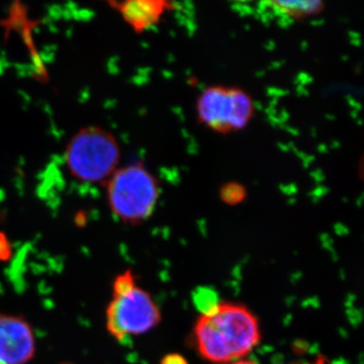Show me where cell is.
<instances>
[{"mask_svg": "<svg viewBox=\"0 0 364 364\" xmlns=\"http://www.w3.org/2000/svg\"><path fill=\"white\" fill-rule=\"evenodd\" d=\"M195 341L205 360L233 363L245 358L259 343V323L245 306L221 301L196 321Z\"/></svg>", "mask_w": 364, "mask_h": 364, "instance_id": "obj_1", "label": "cell"}, {"mask_svg": "<svg viewBox=\"0 0 364 364\" xmlns=\"http://www.w3.org/2000/svg\"><path fill=\"white\" fill-rule=\"evenodd\" d=\"M160 195L159 181L142 162L119 166L107 182V205L124 224L139 225L150 219Z\"/></svg>", "mask_w": 364, "mask_h": 364, "instance_id": "obj_2", "label": "cell"}, {"mask_svg": "<svg viewBox=\"0 0 364 364\" xmlns=\"http://www.w3.org/2000/svg\"><path fill=\"white\" fill-rule=\"evenodd\" d=\"M105 314L107 331L119 342L151 331L161 321L159 306L148 291L136 286L131 270L114 279L112 299Z\"/></svg>", "mask_w": 364, "mask_h": 364, "instance_id": "obj_3", "label": "cell"}, {"mask_svg": "<svg viewBox=\"0 0 364 364\" xmlns=\"http://www.w3.org/2000/svg\"><path fill=\"white\" fill-rule=\"evenodd\" d=\"M122 149L112 132L86 127L72 136L65 151L69 173L85 183H107L119 168Z\"/></svg>", "mask_w": 364, "mask_h": 364, "instance_id": "obj_4", "label": "cell"}, {"mask_svg": "<svg viewBox=\"0 0 364 364\" xmlns=\"http://www.w3.org/2000/svg\"><path fill=\"white\" fill-rule=\"evenodd\" d=\"M196 117L208 130L231 135L245 130L256 114L250 93L233 85H210L196 97Z\"/></svg>", "mask_w": 364, "mask_h": 364, "instance_id": "obj_5", "label": "cell"}, {"mask_svg": "<svg viewBox=\"0 0 364 364\" xmlns=\"http://www.w3.org/2000/svg\"><path fill=\"white\" fill-rule=\"evenodd\" d=\"M35 335L21 316L0 314V364H26L35 356Z\"/></svg>", "mask_w": 364, "mask_h": 364, "instance_id": "obj_6", "label": "cell"}, {"mask_svg": "<svg viewBox=\"0 0 364 364\" xmlns=\"http://www.w3.org/2000/svg\"><path fill=\"white\" fill-rule=\"evenodd\" d=\"M111 4L124 23L136 33L154 28L173 9V4L164 0H127Z\"/></svg>", "mask_w": 364, "mask_h": 364, "instance_id": "obj_7", "label": "cell"}, {"mask_svg": "<svg viewBox=\"0 0 364 364\" xmlns=\"http://www.w3.org/2000/svg\"><path fill=\"white\" fill-rule=\"evenodd\" d=\"M270 11L279 18L289 21H301L322 13L324 2L318 0H299V1H273L264 2Z\"/></svg>", "mask_w": 364, "mask_h": 364, "instance_id": "obj_8", "label": "cell"}, {"mask_svg": "<svg viewBox=\"0 0 364 364\" xmlns=\"http://www.w3.org/2000/svg\"><path fill=\"white\" fill-rule=\"evenodd\" d=\"M193 303L202 315H205L212 312L221 301H219V296L215 291H210L208 287H200L193 294Z\"/></svg>", "mask_w": 364, "mask_h": 364, "instance_id": "obj_9", "label": "cell"}, {"mask_svg": "<svg viewBox=\"0 0 364 364\" xmlns=\"http://www.w3.org/2000/svg\"><path fill=\"white\" fill-rule=\"evenodd\" d=\"M245 191L242 186L237 183H229L221 189V198L226 203H237L242 202Z\"/></svg>", "mask_w": 364, "mask_h": 364, "instance_id": "obj_10", "label": "cell"}, {"mask_svg": "<svg viewBox=\"0 0 364 364\" xmlns=\"http://www.w3.org/2000/svg\"><path fill=\"white\" fill-rule=\"evenodd\" d=\"M11 251V246H9L6 235L0 233V260L7 259Z\"/></svg>", "mask_w": 364, "mask_h": 364, "instance_id": "obj_11", "label": "cell"}, {"mask_svg": "<svg viewBox=\"0 0 364 364\" xmlns=\"http://www.w3.org/2000/svg\"><path fill=\"white\" fill-rule=\"evenodd\" d=\"M160 364H188V363L186 358H183L181 354L171 353L164 356Z\"/></svg>", "mask_w": 364, "mask_h": 364, "instance_id": "obj_12", "label": "cell"}, {"mask_svg": "<svg viewBox=\"0 0 364 364\" xmlns=\"http://www.w3.org/2000/svg\"><path fill=\"white\" fill-rule=\"evenodd\" d=\"M226 364H257L253 363L251 360H245V359H240V360L233 361V363H226Z\"/></svg>", "mask_w": 364, "mask_h": 364, "instance_id": "obj_13", "label": "cell"}, {"mask_svg": "<svg viewBox=\"0 0 364 364\" xmlns=\"http://www.w3.org/2000/svg\"><path fill=\"white\" fill-rule=\"evenodd\" d=\"M315 364H325L324 359L318 358L317 363H316Z\"/></svg>", "mask_w": 364, "mask_h": 364, "instance_id": "obj_14", "label": "cell"}]
</instances>
